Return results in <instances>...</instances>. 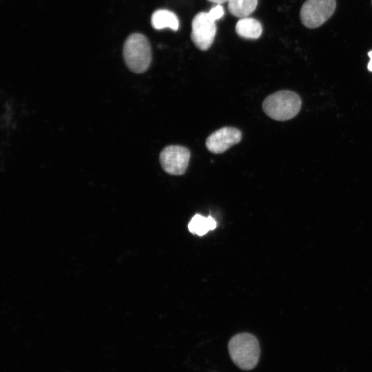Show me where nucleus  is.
Returning <instances> with one entry per match:
<instances>
[{
    "mask_svg": "<svg viewBox=\"0 0 372 372\" xmlns=\"http://www.w3.org/2000/svg\"><path fill=\"white\" fill-rule=\"evenodd\" d=\"M300 96L290 90H280L268 96L262 103L265 113L276 121H287L295 117L300 110Z\"/></svg>",
    "mask_w": 372,
    "mask_h": 372,
    "instance_id": "1",
    "label": "nucleus"
},
{
    "mask_svg": "<svg viewBox=\"0 0 372 372\" xmlns=\"http://www.w3.org/2000/svg\"><path fill=\"white\" fill-rule=\"evenodd\" d=\"M228 350L234 363L241 369L251 370L258 364L259 343L252 334L241 333L235 335L228 343Z\"/></svg>",
    "mask_w": 372,
    "mask_h": 372,
    "instance_id": "2",
    "label": "nucleus"
},
{
    "mask_svg": "<svg viewBox=\"0 0 372 372\" xmlns=\"http://www.w3.org/2000/svg\"><path fill=\"white\" fill-rule=\"evenodd\" d=\"M125 63L133 72H145L152 61V50L145 36L134 33L126 39L123 50Z\"/></svg>",
    "mask_w": 372,
    "mask_h": 372,
    "instance_id": "3",
    "label": "nucleus"
},
{
    "mask_svg": "<svg viewBox=\"0 0 372 372\" xmlns=\"http://www.w3.org/2000/svg\"><path fill=\"white\" fill-rule=\"evenodd\" d=\"M335 0H307L300 9L302 23L309 28L322 25L334 13Z\"/></svg>",
    "mask_w": 372,
    "mask_h": 372,
    "instance_id": "4",
    "label": "nucleus"
},
{
    "mask_svg": "<svg viewBox=\"0 0 372 372\" xmlns=\"http://www.w3.org/2000/svg\"><path fill=\"white\" fill-rule=\"evenodd\" d=\"M189 150L181 145H169L160 153L159 159L163 170L172 175H183L190 159Z\"/></svg>",
    "mask_w": 372,
    "mask_h": 372,
    "instance_id": "5",
    "label": "nucleus"
},
{
    "mask_svg": "<svg viewBox=\"0 0 372 372\" xmlns=\"http://www.w3.org/2000/svg\"><path fill=\"white\" fill-rule=\"evenodd\" d=\"M215 22L209 18L207 12H200L194 17L191 39L200 50H207L213 43L216 33Z\"/></svg>",
    "mask_w": 372,
    "mask_h": 372,
    "instance_id": "6",
    "label": "nucleus"
},
{
    "mask_svg": "<svg viewBox=\"0 0 372 372\" xmlns=\"http://www.w3.org/2000/svg\"><path fill=\"white\" fill-rule=\"evenodd\" d=\"M242 139V132L234 127H223L211 133L207 138V149L214 154H221Z\"/></svg>",
    "mask_w": 372,
    "mask_h": 372,
    "instance_id": "7",
    "label": "nucleus"
},
{
    "mask_svg": "<svg viewBox=\"0 0 372 372\" xmlns=\"http://www.w3.org/2000/svg\"><path fill=\"white\" fill-rule=\"evenodd\" d=\"M151 23L156 30L168 28L176 31L179 27L177 16L173 12L165 9L156 10L152 15Z\"/></svg>",
    "mask_w": 372,
    "mask_h": 372,
    "instance_id": "8",
    "label": "nucleus"
},
{
    "mask_svg": "<svg viewBox=\"0 0 372 372\" xmlns=\"http://www.w3.org/2000/svg\"><path fill=\"white\" fill-rule=\"evenodd\" d=\"M262 28L260 23L254 18H241L236 25V32L241 37L255 39L260 37Z\"/></svg>",
    "mask_w": 372,
    "mask_h": 372,
    "instance_id": "9",
    "label": "nucleus"
},
{
    "mask_svg": "<svg viewBox=\"0 0 372 372\" xmlns=\"http://www.w3.org/2000/svg\"><path fill=\"white\" fill-rule=\"evenodd\" d=\"M216 227V220L211 217L196 214L188 224V229L192 234L203 236Z\"/></svg>",
    "mask_w": 372,
    "mask_h": 372,
    "instance_id": "10",
    "label": "nucleus"
},
{
    "mask_svg": "<svg viewBox=\"0 0 372 372\" xmlns=\"http://www.w3.org/2000/svg\"><path fill=\"white\" fill-rule=\"evenodd\" d=\"M257 4L258 0H229L228 10L234 16L244 18L255 10Z\"/></svg>",
    "mask_w": 372,
    "mask_h": 372,
    "instance_id": "11",
    "label": "nucleus"
},
{
    "mask_svg": "<svg viewBox=\"0 0 372 372\" xmlns=\"http://www.w3.org/2000/svg\"><path fill=\"white\" fill-rule=\"evenodd\" d=\"M207 14L211 20L216 21L223 17V7L220 4H216V6L211 8V10L207 12Z\"/></svg>",
    "mask_w": 372,
    "mask_h": 372,
    "instance_id": "12",
    "label": "nucleus"
},
{
    "mask_svg": "<svg viewBox=\"0 0 372 372\" xmlns=\"http://www.w3.org/2000/svg\"><path fill=\"white\" fill-rule=\"evenodd\" d=\"M209 1H211L212 3H216V4H222L225 2H228L229 0H208Z\"/></svg>",
    "mask_w": 372,
    "mask_h": 372,
    "instance_id": "13",
    "label": "nucleus"
},
{
    "mask_svg": "<svg viewBox=\"0 0 372 372\" xmlns=\"http://www.w3.org/2000/svg\"><path fill=\"white\" fill-rule=\"evenodd\" d=\"M370 61L368 63L367 68L369 71L372 72V58H370Z\"/></svg>",
    "mask_w": 372,
    "mask_h": 372,
    "instance_id": "14",
    "label": "nucleus"
}]
</instances>
